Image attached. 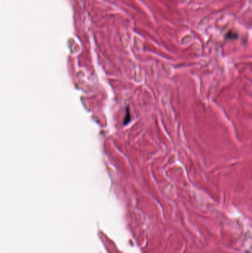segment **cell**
Segmentation results:
<instances>
[{"label":"cell","instance_id":"cell-1","mask_svg":"<svg viewBox=\"0 0 252 253\" xmlns=\"http://www.w3.org/2000/svg\"><path fill=\"white\" fill-rule=\"evenodd\" d=\"M226 37L229 39H234L238 38V34L233 31H230L229 33H227Z\"/></svg>","mask_w":252,"mask_h":253}]
</instances>
